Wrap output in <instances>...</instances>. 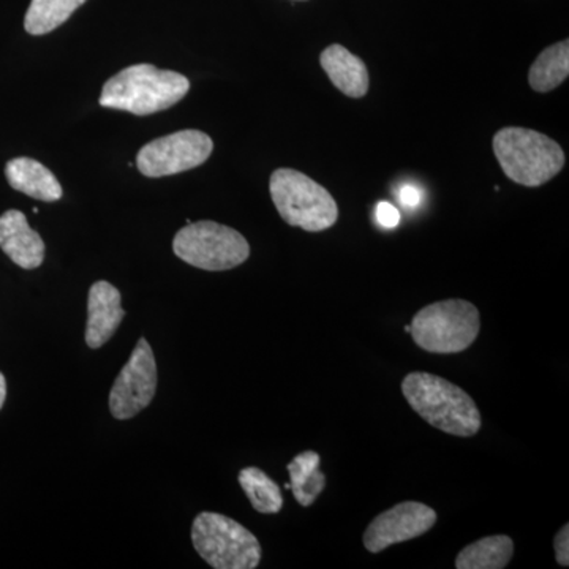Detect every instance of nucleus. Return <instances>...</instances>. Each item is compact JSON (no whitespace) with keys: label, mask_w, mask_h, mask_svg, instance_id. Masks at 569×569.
Returning a JSON list of instances; mask_svg holds the SVG:
<instances>
[{"label":"nucleus","mask_w":569,"mask_h":569,"mask_svg":"<svg viewBox=\"0 0 569 569\" xmlns=\"http://www.w3.org/2000/svg\"><path fill=\"white\" fill-rule=\"evenodd\" d=\"M402 395L427 425L441 432L468 438L481 430V413L473 397L445 378L427 372L408 373L402 381Z\"/></svg>","instance_id":"obj_1"},{"label":"nucleus","mask_w":569,"mask_h":569,"mask_svg":"<svg viewBox=\"0 0 569 569\" xmlns=\"http://www.w3.org/2000/svg\"><path fill=\"white\" fill-rule=\"evenodd\" d=\"M190 81L178 71L160 70L151 63L127 67L104 82L100 104L111 110L149 116L181 102Z\"/></svg>","instance_id":"obj_2"},{"label":"nucleus","mask_w":569,"mask_h":569,"mask_svg":"<svg viewBox=\"0 0 569 569\" xmlns=\"http://www.w3.org/2000/svg\"><path fill=\"white\" fill-rule=\"evenodd\" d=\"M493 153L503 173L526 187L545 186L563 170L565 152L548 134L505 127L493 137Z\"/></svg>","instance_id":"obj_3"},{"label":"nucleus","mask_w":569,"mask_h":569,"mask_svg":"<svg viewBox=\"0 0 569 569\" xmlns=\"http://www.w3.org/2000/svg\"><path fill=\"white\" fill-rule=\"evenodd\" d=\"M479 329L477 306L466 299H447L422 307L411 320L410 335L429 353L452 355L473 346Z\"/></svg>","instance_id":"obj_4"},{"label":"nucleus","mask_w":569,"mask_h":569,"mask_svg":"<svg viewBox=\"0 0 569 569\" xmlns=\"http://www.w3.org/2000/svg\"><path fill=\"white\" fill-rule=\"evenodd\" d=\"M269 192L280 217L291 227L320 233L335 227L339 208L323 186L301 171L280 168L269 181Z\"/></svg>","instance_id":"obj_5"},{"label":"nucleus","mask_w":569,"mask_h":569,"mask_svg":"<svg viewBox=\"0 0 569 569\" xmlns=\"http://www.w3.org/2000/svg\"><path fill=\"white\" fill-rule=\"evenodd\" d=\"M192 542L201 559L216 569H253L261 561L260 541L252 531L219 512L197 516Z\"/></svg>","instance_id":"obj_6"},{"label":"nucleus","mask_w":569,"mask_h":569,"mask_svg":"<svg viewBox=\"0 0 569 569\" xmlns=\"http://www.w3.org/2000/svg\"><path fill=\"white\" fill-rule=\"evenodd\" d=\"M173 250L187 264L212 272L238 268L250 257L244 236L211 220L187 223L174 236Z\"/></svg>","instance_id":"obj_7"},{"label":"nucleus","mask_w":569,"mask_h":569,"mask_svg":"<svg viewBox=\"0 0 569 569\" xmlns=\"http://www.w3.org/2000/svg\"><path fill=\"white\" fill-rule=\"evenodd\" d=\"M213 142L200 130H181L142 146L137 167L146 178H163L200 167L211 157Z\"/></svg>","instance_id":"obj_8"},{"label":"nucleus","mask_w":569,"mask_h":569,"mask_svg":"<svg viewBox=\"0 0 569 569\" xmlns=\"http://www.w3.org/2000/svg\"><path fill=\"white\" fill-rule=\"evenodd\" d=\"M157 391V365L148 340L141 337L129 362L116 378L110 392V410L116 419L137 417L152 402Z\"/></svg>","instance_id":"obj_9"},{"label":"nucleus","mask_w":569,"mask_h":569,"mask_svg":"<svg viewBox=\"0 0 569 569\" xmlns=\"http://www.w3.org/2000/svg\"><path fill=\"white\" fill-rule=\"evenodd\" d=\"M438 520L436 509L419 501H403L378 515L362 537L370 553H380L391 546L410 541L433 529Z\"/></svg>","instance_id":"obj_10"},{"label":"nucleus","mask_w":569,"mask_h":569,"mask_svg":"<svg viewBox=\"0 0 569 569\" xmlns=\"http://www.w3.org/2000/svg\"><path fill=\"white\" fill-rule=\"evenodd\" d=\"M126 310L121 306V293L110 282H96L89 290L88 326L86 343L92 350L102 348L121 326Z\"/></svg>","instance_id":"obj_11"},{"label":"nucleus","mask_w":569,"mask_h":569,"mask_svg":"<svg viewBox=\"0 0 569 569\" xmlns=\"http://www.w3.org/2000/svg\"><path fill=\"white\" fill-rule=\"evenodd\" d=\"M0 249L22 269H37L44 260L43 239L17 209L0 216Z\"/></svg>","instance_id":"obj_12"},{"label":"nucleus","mask_w":569,"mask_h":569,"mask_svg":"<svg viewBox=\"0 0 569 569\" xmlns=\"http://www.w3.org/2000/svg\"><path fill=\"white\" fill-rule=\"evenodd\" d=\"M320 63L332 84L351 99H362L369 92V70L365 61L342 44H331L320 56Z\"/></svg>","instance_id":"obj_13"},{"label":"nucleus","mask_w":569,"mask_h":569,"mask_svg":"<svg viewBox=\"0 0 569 569\" xmlns=\"http://www.w3.org/2000/svg\"><path fill=\"white\" fill-rule=\"evenodd\" d=\"M7 181L17 192L28 194L44 203H54L62 198V187L44 164L29 157L10 160L6 167Z\"/></svg>","instance_id":"obj_14"},{"label":"nucleus","mask_w":569,"mask_h":569,"mask_svg":"<svg viewBox=\"0 0 569 569\" xmlns=\"http://www.w3.org/2000/svg\"><path fill=\"white\" fill-rule=\"evenodd\" d=\"M515 556V541L507 535H493L471 542L456 559L458 569H503Z\"/></svg>","instance_id":"obj_15"},{"label":"nucleus","mask_w":569,"mask_h":569,"mask_svg":"<svg viewBox=\"0 0 569 569\" xmlns=\"http://www.w3.org/2000/svg\"><path fill=\"white\" fill-rule=\"evenodd\" d=\"M321 458L316 451H305L296 456L287 466L290 473V490L301 507L316 503L326 488V477L320 470Z\"/></svg>","instance_id":"obj_16"},{"label":"nucleus","mask_w":569,"mask_h":569,"mask_svg":"<svg viewBox=\"0 0 569 569\" xmlns=\"http://www.w3.org/2000/svg\"><path fill=\"white\" fill-rule=\"evenodd\" d=\"M569 74V41L563 40L546 48L538 56L529 71L531 89L537 92H550L559 88Z\"/></svg>","instance_id":"obj_17"},{"label":"nucleus","mask_w":569,"mask_h":569,"mask_svg":"<svg viewBox=\"0 0 569 569\" xmlns=\"http://www.w3.org/2000/svg\"><path fill=\"white\" fill-rule=\"evenodd\" d=\"M239 485L244 490L254 511L261 512V515H277L282 511V489L260 468L247 467L241 470Z\"/></svg>","instance_id":"obj_18"},{"label":"nucleus","mask_w":569,"mask_h":569,"mask_svg":"<svg viewBox=\"0 0 569 569\" xmlns=\"http://www.w3.org/2000/svg\"><path fill=\"white\" fill-rule=\"evenodd\" d=\"M86 0H32L24 28L31 36H44L69 20Z\"/></svg>","instance_id":"obj_19"},{"label":"nucleus","mask_w":569,"mask_h":569,"mask_svg":"<svg viewBox=\"0 0 569 569\" xmlns=\"http://www.w3.org/2000/svg\"><path fill=\"white\" fill-rule=\"evenodd\" d=\"M376 219L377 222L380 223L381 227L387 228V230H395L400 223L399 209L391 203H387V201H381L376 208Z\"/></svg>","instance_id":"obj_20"},{"label":"nucleus","mask_w":569,"mask_h":569,"mask_svg":"<svg viewBox=\"0 0 569 569\" xmlns=\"http://www.w3.org/2000/svg\"><path fill=\"white\" fill-rule=\"evenodd\" d=\"M553 548H556V559L560 567L567 568L569 565V526L565 523L559 533L553 538Z\"/></svg>","instance_id":"obj_21"},{"label":"nucleus","mask_w":569,"mask_h":569,"mask_svg":"<svg viewBox=\"0 0 569 569\" xmlns=\"http://www.w3.org/2000/svg\"><path fill=\"white\" fill-rule=\"evenodd\" d=\"M397 198H399L400 204L403 208L415 209L421 204L422 193L413 183H406V186L400 187L399 197Z\"/></svg>","instance_id":"obj_22"},{"label":"nucleus","mask_w":569,"mask_h":569,"mask_svg":"<svg viewBox=\"0 0 569 569\" xmlns=\"http://www.w3.org/2000/svg\"><path fill=\"white\" fill-rule=\"evenodd\" d=\"M6 397H7V381H6V377H3V373H0V408H2L3 403H6Z\"/></svg>","instance_id":"obj_23"}]
</instances>
